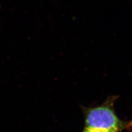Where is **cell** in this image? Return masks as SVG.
I'll use <instances>...</instances> for the list:
<instances>
[{"instance_id": "cell-1", "label": "cell", "mask_w": 132, "mask_h": 132, "mask_svg": "<svg viewBox=\"0 0 132 132\" xmlns=\"http://www.w3.org/2000/svg\"><path fill=\"white\" fill-rule=\"evenodd\" d=\"M118 98V95H112L98 106H82L85 128L105 132L130 131L132 120H122L115 111L114 104Z\"/></svg>"}, {"instance_id": "cell-2", "label": "cell", "mask_w": 132, "mask_h": 132, "mask_svg": "<svg viewBox=\"0 0 132 132\" xmlns=\"http://www.w3.org/2000/svg\"><path fill=\"white\" fill-rule=\"evenodd\" d=\"M82 132H105L103 131H100V130H92V129H89V128H84Z\"/></svg>"}]
</instances>
